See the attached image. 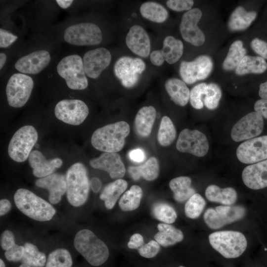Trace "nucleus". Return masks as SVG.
<instances>
[{"label":"nucleus","instance_id":"nucleus-1","mask_svg":"<svg viewBox=\"0 0 267 267\" xmlns=\"http://www.w3.org/2000/svg\"><path fill=\"white\" fill-rule=\"evenodd\" d=\"M130 132L129 125L125 121L108 124L94 132L91 143L93 147L99 151L116 153L124 147L125 139Z\"/></svg>","mask_w":267,"mask_h":267},{"label":"nucleus","instance_id":"nucleus-2","mask_svg":"<svg viewBox=\"0 0 267 267\" xmlns=\"http://www.w3.org/2000/svg\"><path fill=\"white\" fill-rule=\"evenodd\" d=\"M14 200L22 213L38 221H49L56 213L50 204L27 189H17L14 195Z\"/></svg>","mask_w":267,"mask_h":267},{"label":"nucleus","instance_id":"nucleus-3","mask_svg":"<svg viewBox=\"0 0 267 267\" xmlns=\"http://www.w3.org/2000/svg\"><path fill=\"white\" fill-rule=\"evenodd\" d=\"M74 245L76 249L92 266H99L108 258L106 245L91 230L83 229L75 235Z\"/></svg>","mask_w":267,"mask_h":267},{"label":"nucleus","instance_id":"nucleus-4","mask_svg":"<svg viewBox=\"0 0 267 267\" xmlns=\"http://www.w3.org/2000/svg\"><path fill=\"white\" fill-rule=\"evenodd\" d=\"M65 178L69 203L74 207L83 205L88 198L90 186L86 168L81 163H74L68 169Z\"/></svg>","mask_w":267,"mask_h":267},{"label":"nucleus","instance_id":"nucleus-5","mask_svg":"<svg viewBox=\"0 0 267 267\" xmlns=\"http://www.w3.org/2000/svg\"><path fill=\"white\" fill-rule=\"evenodd\" d=\"M212 247L227 259L236 258L245 251L247 242L241 232L231 231L215 232L209 236Z\"/></svg>","mask_w":267,"mask_h":267},{"label":"nucleus","instance_id":"nucleus-6","mask_svg":"<svg viewBox=\"0 0 267 267\" xmlns=\"http://www.w3.org/2000/svg\"><path fill=\"white\" fill-rule=\"evenodd\" d=\"M56 71L70 89L83 90L88 87V80L79 55L72 54L63 57L57 64Z\"/></svg>","mask_w":267,"mask_h":267},{"label":"nucleus","instance_id":"nucleus-7","mask_svg":"<svg viewBox=\"0 0 267 267\" xmlns=\"http://www.w3.org/2000/svg\"><path fill=\"white\" fill-rule=\"evenodd\" d=\"M65 42L76 46H91L99 44L102 41V31L99 27L91 22H80L71 25L64 30Z\"/></svg>","mask_w":267,"mask_h":267},{"label":"nucleus","instance_id":"nucleus-8","mask_svg":"<svg viewBox=\"0 0 267 267\" xmlns=\"http://www.w3.org/2000/svg\"><path fill=\"white\" fill-rule=\"evenodd\" d=\"M38 139L35 128L31 125L24 126L18 129L11 138L8 153L11 159L17 162L26 161Z\"/></svg>","mask_w":267,"mask_h":267},{"label":"nucleus","instance_id":"nucleus-9","mask_svg":"<svg viewBox=\"0 0 267 267\" xmlns=\"http://www.w3.org/2000/svg\"><path fill=\"white\" fill-rule=\"evenodd\" d=\"M34 86V80L29 75L20 73L12 75L5 88L9 105L14 108L25 105L30 98Z\"/></svg>","mask_w":267,"mask_h":267},{"label":"nucleus","instance_id":"nucleus-10","mask_svg":"<svg viewBox=\"0 0 267 267\" xmlns=\"http://www.w3.org/2000/svg\"><path fill=\"white\" fill-rule=\"evenodd\" d=\"M145 68V63L140 58L124 56L116 61L114 72L124 87L131 88L136 85Z\"/></svg>","mask_w":267,"mask_h":267},{"label":"nucleus","instance_id":"nucleus-11","mask_svg":"<svg viewBox=\"0 0 267 267\" xmlns=\"http://www.w3.org/2000/svg\"><path fill=\"white\" fill-rule=\"evenodd\" d=\"M245 213L242 206H219L208 209L204 214V220L210 228L216 229L241 219Z\"/></svg>","mask_w":267,"mask_h":267},{"label":"nucleus","instance_id":"nucleus-12","mask_svg":"<svg viewBox=\"0 0 267 267\" xmlns=\"http://www.w3.org/2000/svg\"><path fill=\"white\" fill-rule=\"evenodd\" d=\"M89 113L87 105L82 100L63 99L56 104L54 114L59 120L71 125H79L87 118Z\"/></svg>","mask_w":267,"mask_h":267},{"label":"nucleus","instance_id":"nucleus-13","mask_svg":"<svg viewBox=\"0 0 267 267\" xmlns=\"http://www.w3.org/2000/svg\"><path fill=\"white\" fill-rule=\"evenodd\" d=\"M213 63L210 57L202 55L191 61H182L179 66V74L182 81L192 84L197 81L204 80L210 74Z\"/></svg>","mask_w":267,"mask_h":267},{"label":"nucleus","instance_id":"nucleus-14","mask_svg":"<svg viewBox=\"0 0 267 267\" xmlns=\"http://www.w3.org/2000/svg\"><path fill=\"white\" fill-rule=\"evenodd\" d=\"M176 147L180 152L203 157L208 151L209 142L206 135L200 131L185 129L178 135Z\"/></svg>","mask_w":267,"mask_h":267},{"label":"nucleus","instance_id":"nucleus-15","mask_svg":"<svg viewBox=\"0 0 267 267\" xmlns=\"http://www.w3.org/2000/svg\"><path fill=\"white\" fill-rule=\"evenodd\" d=\"M264 128L263 117L256 112L247 114L233 126L232 139L236 142L249 140L261 134Z\"/></svg>","mask_w":267,"mask_h":267},{"label":"nucleus","instance_id":"nucleus-16","mask_svg":"<svg viewBox=\"0 0 267 267\" xmlns=\"http://www.w3.org/2000/svg\"><path fill=\"white\" fill-rule=\"evenodd\" d=\"M202 15L200 9H191L183 14L179 25L182 39L194 46L201 45L205 41L204 33L197 25Z\"/></svg>","mask_w":267,"mask_h":267},{"label":"nucleus","instance_id":"nucleus-17","mask_svg":"<svg viewBox=\"0 0 267 267\" xmlns=\"http://www.w3.org/2000/svg\"><path fill=\"white\" fill-rule=\"evenodd\" d=\"M236 156L244 164H255L267 160V135L243 142L237 147Z\"/></svg>","mask_w":267,"mask_h":267},{"label":"nucleus","instance_id":"nucleus-18","mask_svg":"<svg viewBox=\"0 0 267 267\" xmlns=\"http://www.w3.org/2000/svg\"><path fill=\"white\" fill-rule=\"evenodd\" d=\"M82 59L87 77L96 79L109 66L112 55L107 48L101 47L87 51Z\"/></svg>","mask_w":267,"mask_h":267},{"label":"nucleus","instance_id":"nucleus-19","mask_svg":"<svg viewBox=\"0 0 267 267\" xmlns=\"http://www.w3.org/2000/svg\"><path fill=\"white\" fill-rule=\"evenodd\" d=\"M51 61L49 51L44 49L34 51L19 58L14 64V68L26 75L38 74L44 70Z\"/></svg>","mask_w":267,"mask_h":267},{"label":"nucleus","instance_id":"nucleus-20","mask_svg":"<svg viewBox=\"0 0 267 267\" xmlns=\"http://www.w3.org/2000/svg\"><path fill=\"white\" fill-rule=\"evenodd\" d=\"M129 49L140 57L147 58L150 53V41L148 34L140 25L132 26L125 39Z\"/></svg>","mask_w":267,"mask_h":267},{"label":"nucleus","instance_id":"nucleus-21","mask_svg":"<svg viewBox=\"0 0 267 267\" xmlns=\"http://www.w3.org/2000/svg\"><path fill=\"white\" fill-rule=\"evenodd\" d=\"M89 164L94 169L106 171L112 178L119 179L126 173L120 156L116 153L104 152L98 157L90 160Z\"/></svg>","mask_w":267,"mask_h":267},{"label":"nucleus","instance_id":"nucleus-22","mask_svg":"<svg viewBox=\"0 0 267 267\" xmlns=\"http://www.w3.org/2000/svg\"><path fill=\"white\" fill-rule=\"evenodd\" d=\"M35 184L38 187L48 191V200L53 204L59 203L66 192V178L60 174L53 173L40 178L36 180Z\"/></svg>","mask_w":267,"mask_h":267},{"label":"nucleus","instance_id":"nucleus-23","mask_svg":"<svg viewBox=\"0 0 267 267\" xmlns=\"http://www.w3.org/2000/svg\"><path fill=\"white\" fill-rule=\"evenodd\" d=\"M244 183L248 188L258 190L267 187V160L245 167L242 174Z\"/></svg>","mask_w":267,"mask_h":267},{"label":"nucleus","instance_id":"nucleus-24","mask_svg":"<svg viewBox=\"0 0 267 267\" xmlns=\"http://www.w3.org/2000/svg\"><path fill=\"white\" fill-rule=\"evenodd\" d=\"M29 163L33 169V175L38 178L47 177L62 165V160L59 158L47 160L39 151L35 150L30 153Z\"/></svg>","mask_w":267,"mask_h":267},{"label":"nucleus","instance_id":"nucleus-25","mask_svg":"<svg viewBox=\"0 0 267 267\" xmlns=\"http://www.w3.org/2000/svg\"><path fill=\"white\" fill-rule=\"evenodd\" d=\"M156 117V111L153 106H144L140 108L134 120V129L136 134L143 137L149 136Z\"/></svg>","mask_w":267,"mask_h":267},{"label":"nucleus","instance_id":"nucleus-26","mask_svg":"<svg viewBox=\"0 0 267 267\" xmlns=\"http://www.w3.org/2000/svg\"><path fill=\"white\" fill-rule=\"evenodd\" d=\"M165 88L175 104L180 106L187 104L190 91L182 80L176 78H170L166 81Z\"/></svg>","mask_w":267,"mask_h":267},{"label":"nucleus","instance_id":"nucleus-27","mask_svg":"<svg viewBox=\"0 0 267 267\" xmlns=\"http://www.w3.org/2000/svg\"><path fill=\"white\" fill-rule=\"evenodd\" d=\"M254 11H247L243 6L237 7L230 15L228 27L231 31H239L248 28L257 17Z\"/></svg>","mask_w":267,"mask_h":267},{"label":"nucleus","instance_id":"nucleus-28","mask_svg":"<svg viewBox=\"0 0 267 267\" xmlns=\"http://www.w3.org/2000/svg\"><path fill=\"white\" fill-rule=\"evenodd\" d=\"M205 196L211 202L219 203L225 206L233 205L237 198V192L234 188L230 187L221 188L214 184L207 187Z\"/></svg>","mask_w":267,"mask_h":267},{"label":"nucleus","instance_id":"nucleus-29","mask_svg":"<svg viewBox=\"0 0 267 267\" xmlns=\"http://www.w3.org/2000/svg\"><path fill=\"white\" fill-rule=\"evenodd\" d=\"M128 171L131 177L135 180L139 179L141 177L148 181L153 180L158 176L159 163L155 157H152L142 165L129 167Z\"/></svg>","mask_w":267,"mask_h":267},{"label":"nucleus","instance_id":"nucleus-30","mask_svg":"<svg viewBox=\"0 0 267 267\" xmlns=\"http://www.w3.org/2000/svg\"><path fill=\"white\" fill-rule=\"evenodd\" d=\"M127 187V182L121 178L117 179L105 186L99 196L100 199L104 201L105 207L108 209H112Z\"/></svg>","mask_w":267,"mask_h":267},{"label":"nucleus","instance_id":"nucleus-31","mask_svg":"<svg viewBox=\"0 0 267 267\" xmlns=\"http://www.w3.org/2000/svg\"><path fill=\"white\" fill-rule=\"evenodd\" d=\"M157 228L159 231L155 235L154 238L162 246L173 245L181 242L183 238L182 232L169 224L159 223Z\"/></svg>","mask_w":267,"mask_h":267},{"label":"nucleus","instance_id":"nucleus-32","mask_svg":"<svg viewBox=\"0 0 267 267\" xmlns=\"http://www.w3.org/2000/svg\"><path fill=\"white\" fill-rule=\"evenodd\" d=\"M191 184L190 178L185 176L175 178L170 181L169 186L174 193L176 201L184 202L195 193V190L191 187Z\"/></svg>","mask_w":267,"mask_h":267},{"label":"nucleus","instance_id":"nucleus-33","mask_svg":"<svg viewBox=\"0 0 267 267\" xmlns=\"http://www.w3.org/2000/svg\"><path fill=\"white\" fill-rule=\"evenodd\" d=\"M267 69V62L260 56L245 55L235 69L237 75L262 74Z\"/></svg>","mask_w":267,"mask_h":267},{"label":"nucleus","instance_id":"nucleus-34","mask_svg":"<svg viewBox=\"0 0 267 267\" xmlns=\"http://www.w3.org/2000/svg\"><path fill=\"white\" fill-rule=\"evenodd\" d=\"M141 15L151 22L162 23L168 18L167 10L161 4L154 1H146L139 7Z\"/></svg>","mask_w":267,"mask_h":267},{"label":"nucleus","instance_id":"nucleus-35","mask_svg":"<svg viewBox=\"0 0 267 267\" xmlns=\"http://www.w3.org/2000/svg\"><path fill=\"white\" fill-rule=\"evenodd\" d=\"M165 61L173 64L179 60L183 52L182 42L173 36H167L164 40L161 49Z\"/></svg>","mask_w":267,"mask_h":267},{"label":"nucleus","instance_id":"nucleus-36","mask_svg":"<svg viewBox=\"0 0 267 267\" xmlns=\"http://www.w3.org/2000/svg\"><path fill=\"white\" fill-rule=\"evenodd\" d=\"M246 49L242 41L237 40L230 46L227 54L222 63L223 69L227 71L235 69L246 55Z\"/></svg>","mask_w":267,"mask_h":267},{"label":"nucleus","instance_id":"nucleus-37","mask_svg":"<svg viewBox=\"0 0 267 267\" xmlns=\"http://www.w3.org/2000/svg\"><path fill=\"white\" fill-rule=\"evenodd\" d=\"M142 196L141 188L137 185H132L120 198L119 205L124 212L136 209L139 206Z\"/></svg>","mask_w":267,"mask_h":267},{"label":"nucleus","instance_id":"nucleus-38","mask_svg":"<svg viewBox=\"0 0 267 267\" xmlns=\"http://www.w3.org/2000/svg\"><path fill=\"white\" fill-rule=\"evenodd\" d=\"M24 247V254L20 261L23 264L33 267H44L45 266L46 256L40 252L36 245L26 242Z\"/></svg>","mask_w":267,"mask_h":267},{"label":"nucleus","instance_id":"nucleus-39","mask_svg":"<svg viewBox=\"0 0 267 267\" xmlns=\"http://www.w3.org/2000/svg\"><path fill=\"white\" fill-rule=\"evenodd\" d=\"M176 130L171 119L164 116L161 120L157 134L159 143L162 146L170 145L176 137Z\"/></svg>","mask_w":267,"mask_h":267},{"label":"nucleus","instance_id":"nucleus-40","mask_svg":"<svg viewBox=\"0 0 267 267\" xmlns=\"http://www.w3.org/2000/svg\"><path fill=\"white\" fill-rule=\"evenodd\" d=\"M72 257L65 249H57L51 252L46 260L45 267H71Z\"/></svg>","mask_w":267,"mask_h":267},{"label":"nucleus","instance_id":"nucleus-41","mask_svg":"<svg viewBox=\"0 0 267 267\" xmlns=\"http://www.w3.org/2000/svg\"><path fill=\"white\" fill-rule=\"evenodd\" d=\"M152 212L156 219L167 224L174 223L177 218L175 209L165 203H158L154 205Z\"/></svg>","mask_w":267,"mask_h":267},{"label":"nucleus","instance_id":"nucleus-42","mask_svg":"<svg viewBox=\"0 0 267 267\" xmlns=\"http://www.w3.org/2000/svg\"><path fill=\"white\" fill-rule=\"evenodd\" d=\"M206 205L205 199L198 193H195L187 200L184 206L186 216L190 219L199 217Z\"/></svg>","mask_w":267,"mask_h":267},{"label":"nucleus","instance_id":"nucleus-43","mask_svg":"<svg viewBox=\"0 0 267 267\" xmlns=\"http://www.w3.org/2000/svg\"><path fill=\"white\" fill-rule=\"evenodd\" d=\"M222 95L219 85L215 83L207 84L203 99V104L208 109L214 110L218 107Z\"/></svg>","mask_w":267,"mask_h":267},{"label":"nucleus","instance_id":"nucleus-44","mask_svg":"<svg viewBox=\"0 0 267 267\" xmlns=\"http://www.w3.org/2000/svg\"><path fill=\"white\" fill-rule=\"evenodd\" d=\"M207 85L202 83L194 86L190 90L189 101L194 108L201 109L203 107V99Z\"/></svg>","mask_w":267,"mask_h":267},{"label":"nucleus","instance_id":"nucleus-45","mask_svg":"<svg viewBox=\"0 0 267 267\" xmlns=\"http://www.w3.org/2000/svg\"><path fill=\"white\" fill-rule=\"evenodd\" d=\"M160 250V244L154 240H151L138 249L140 256L146 258H151L156 256Z\"/></svg>","mask_w":267,"mask_h":267},{"label":"nucleus","instance_id":"nucleus-46","mask_svg":"<svg viewBox=\"0 0 267 267\" xmlns=\"http://www.w3.org/2000/svg\"><path fill=\"white\" fill-rule=\"evenodd\" d=\"M194 4L192 0H169L166 1L167 6L173 11L180 12L191 9Z\"/></svg>","mask_w":267,"mask_h":267},{"label":"nucleus","instance_id":"nucleus-47","mask_svg":"<svg viewBox=\"0 0 267 267\" xmlns=\"http://www.w3.org/2000/svg\"><path fill=\"white\" fill-rule=\"evenodd\" d=\"M24 254V247L15 244L6 250L4 253L5 258L9 261L18 262L21 261Z\"/></svg>","mask_w":267,"mask_h":267},{"label":"nucleus","instance_id":"nucleus-48","mask_svg":"<svg viewBox=\"0 0 267 267\" xmlns=\"http://www.w3.org/2000/svg\"><path fill=\"white\" fill-rule=\"evenodd\" d=\"M18 39V36L3 28L0 29V47L5 48L11 45Z\"/></svg>","mask_w":267,"mask_h":267},{"label":"nucleus","instance_id":"nucleus-49","mask_svg":"<svg viewBox=\"0 0 267 267\" xmlns=\"http://www.w3.org/2000/svg\"><path fill=\"white\" fill-rule=\"evenodd\" d=\"M252 49L260 56L267 59V42L258 38H254L251 42Z\"/></svg>","mask_w":267,"mask_h":267},{"label":"nucleus","instance_id":"nucleus-50","mask_svg":"<svg viewBox=\"0 0 267 267\" xmlns=\"http://www.w3.org/2000/svg\"><path fill=\"white\" fill-rule=\"evenodd\" d=\"M15 244L13 233L9 230H4L0 236V246L2 249L6 251Z\"/></svg>","mask_w":267,"mask_h":267},{"label":"nucleus","instance_id":"nucleus-51","mask_svg":"<svg viewBox=\"0 0 267 267\" xmlns=\"http://www.w3.org/2000/svg\"><path fill=\"white\" fill-rule=\"evenodd\" d=\"M129 156L132 161L137 163L142 162L146 159L144 151L140 148H136L131 150Z\"/></svg>","mask_w":267,"mask_h":267},{"label":"nucleus","instance_id":"nucleus-52","mask_svg":"<svg viewBox=\"0 0 267 267\" xmlns=\"http://www.w3.org/2000/svg\"><path fill=\"white\" fill-rule=\"evenodd\" d=\"M144 244L143 238L139 233L133 234L130 238V241L128 243V246L132 249H138Z\"/></svg>","mask_w":267,"mask_h":267},{"label":"nucleus","instance_id":"nucleus-53","mask_svg":"<svg viewBox=\"0 0 267 267\" xmlns=\"http://www.w3.org/2000/svg\"><path fill=\"white\" fill-rule=\"evenodd\" d=\"M254 109L262 117L267 119V99H261L255 102Z\"/></svg>","mask_w":267,"mask_h":267},{"label":"nucleus","instance_id":"nucleus-54","mask_svg":"<svg viewBox=\"0 0 267 267\" xmlns=\"http://www.w3.org/2000/svg\"><path fill=\"white\" fill-rule=\"evenodd\" d=\"M150 60L154 65L157 66H161L165 61L161 49L152 51L150 54Z\"/></svg>","mask_w":267,"mask_h":267},{"label":"nucleus","instance_id":"nucleus-55","mask_svg":"<svg viewBox=\"0 0 267 267\" xmlns=\"http://www.w3.org/2000/svg\"><path fill=\"white\" fill-rule=\"evenodd\" d=\"M11 209V203L6 199H1L0 201V215L2 216L7 214Z\"/></svg>","mask_w":267,"mask_h":267},{"label":"nucleus","instance_id":"nucleus-56","mask_svg":"<svg viewBox=\"0 0 267 267\" xmlns=\"http://www.w3.org/2000/svg\"><path fill=\"white\" fill-rule=\"evenodd\" d=\"M90 186L93 192L97 193L101 187V181L97 178H92L90 180Z\"/></svg>","mask_w":267,"mask_h":267},{"label":"nucleus","instance_id":"nucleus-57","mask_svg":"<svg viewBox=\"0 0 267 267\" xmlns=\"http://www.w3.org/2000/svg\"><path fill=\"white\" fill-rule=\"evenodd\" d=\"M259 94L262 99H267V80L260 84Z\"/></svg>","mask_w":267,"mask_h":267},{"label":"nucleus","instance_id":"nucleus-58","mask_svg":"<svg viewBox=\"0 0 267 267\" xmlns=\"http://www.w3.org/2000/svg\"><path fill=\"white\" fill-rule=\"evenodd\" d=\"M55 1L58 5L62 9L68 8L73 2L72 0H57Z\"/></svg>","mask_w":267,"mask_h":267},{"label":"nucleus","instance_id":"nucleus-59","mask_svg":"<svg viewBox=\"0 0 267 267\" xmlns=\"http://www.w3.org/2000/svg\"><path fill=\"white\" fill-rule=\"evenodd\" d=\"M7 59L6 55L3 52L0 53V70H1L4 66Z\"/></svg>","mask_w":267,"mask_h":267},{"label":"nucleus","instance_id":"nucleus-60","mask_svg":"<svg viewBox=\"0 0 267 267\" xmlns=\"http://www.w3.org/2000/svg\"><path fill=\"white\" fill-rule=\"evenodd\" d=\"M0 267H5V264L1 259L0 260Z\"/></svg>","mask_w":267,"mask_h":267},{"label":"nucleus","instance_id":"nucleus-61","mask_svg":"<svg viewBox=\"0 0 267 267\" xmlns=\"http://www.w3.org/2000/svg\"><path fill=\"white\" fill-rule=\"evenodd\" d=\"M19 267H33L29 266H28V265L22 264Z\"/></svg>","mask_w":267,"mask_h":267},{"label":"nucleus","instance_id":"nucleus-62","mask_svg":"<svg viewBox=\"0 0 267 267\" xmlns=\"http://www.w3.org/2000/svg\"><path fill=\"white\" fill-rule=\"evenodd\" d=\"M178 267H184L181 266H179Z\"/></svg>","mask_w":267,"mask_h":267}]
</instances>
